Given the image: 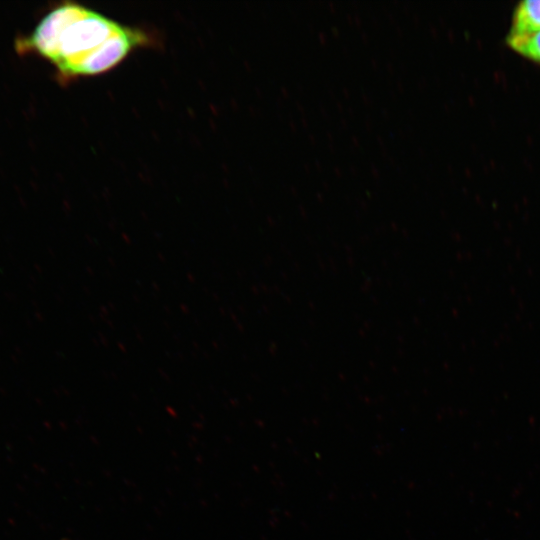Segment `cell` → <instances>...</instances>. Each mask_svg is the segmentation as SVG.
I'll list each match as a JSON object with an SVG mask.
<instances>
[{"label":"cell","instance_id":"cell-1","mask_svg":"<svg viewBox=\"0 0 540 540\" xmlns=\"http://www.w3.org/2000/svg\"><path fill=\"white\" fill-rule=\"evenodd\" d=\"M146 30L122 24L74 2L49 11L34 31L18 41L20 52H34L52 63L61 81L106 73L139 48L155 46Z\"/></svg>","mask_w":540,"mask_h":540},{"label":"cell","instance_id":"cell-2","mask_svg":"<svg viewBox=\"0 0 540 540\" xmlns=\"http://www.w3.org/2000/svg\"><path fill=\"white\" fill-rule=\"evenodd\" d=\"M540 31V1L520 2L514 10L508 37H521Z\"/></svg>","mask_w":540,"mask_h":540},{"label":"cell","instance_id":"cell-3","mask_svg":"<svg viewBox=\"0 0 540 540\" xmlns=\"http://www.w3.org/2000/svg\"><path fill=\"white\" fill-rule=\"evenodd\" d=\"M508 45L517 53L540 64V31L521 37H507Z\"/></svg>","mask_w":540,"mask_h":540}]
</instances>
